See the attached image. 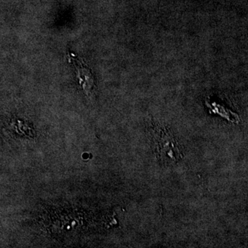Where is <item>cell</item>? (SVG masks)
<instances>
[{
    "mask_svg": "<svg viewBox=\"0 0 248 248\" xmlns=\"http://www.w3.org/2000/svg\"><path fill=\"white\" fill-rule=\"evenodd\" d=\"M160 154L166 161H176L179 159L180 152L172 137L164 135L158 142Z\"/></svg>",
    "mask_w": 248,
    "mask_h": 248,
    "instance_id": "2",
    "label": "cell"
},
{
    "mask_svg": "<svg viewBox=\"0 0 248 248\" xmlns=\"http://www.w3.org/2000/svg\"><path fill=\"white\" fill-rule=\"evenodd\" d=\"M68 60L76 67L77 76L79 80V84L83 89L86 91L87 94L91 92L93 86H94V79H93L92 73L89 67L86 66L84 62L80 61L79 58H77L73 54H68Z\"/></svg>",
    "mask_w": 248,
    "mask_h": 248,
    "instance_id": "1",
    "label": "cell"
}]
</instances>
